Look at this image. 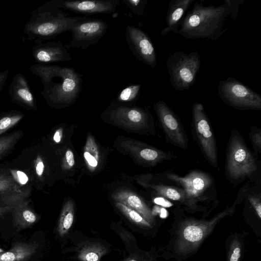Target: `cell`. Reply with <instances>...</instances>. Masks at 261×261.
Listing matches in <instances>:
<instances>
[{"label":"cell","instance_id":"1","mask_svg":"<svg viewBox=\"0 0 261 261\" xmlns=\"http://www.w3.org/2000/svg\"><path fill=\"white\" fill-rule=\"evenodd\" d=\"M195 1L192 9L188 11L176 34L186 39H203L216 41L227 30L228 18L236 20L242 0H224V4L215 6H205Z\"/></svg>","mask_w":261,"mask_h":261},{"label":"cell","instance_id":"2","mask_svg":"<svg viewBox=\"0 0 261 261\" xmlns=\"http://www.w3.org/2000/svg\"><path fill=\"white\" fill-rule=\"evenodd\" d=\"M29 69L40 79L41 94L49 105L62 108L75 102L82 90V77L74 68L37 64Z\"/></svg>","mask_w":261,"mask_h":261},{"label":"cell","instance_id":"3","mask_svg":"<svg viewBox=\"0 0 261 261\" xmlns=\"http://www.w3.org/2000/svg\"><path fill=\"white\" fill-rule=\"evenodd\" d=\"M25 23L23 33L27 39L36 38L49 40L66 31H70L73 25L83 17H71L61 9L47 2L31 13Z\"/></svg>","mask_w":261,"mask_h":261},{"label":"cell","instance_id":"4","mask_svg":"<svg viewBox=\"0 0 261 261\" xmlns=\"http://www.w3.org/2000/svg\"><path fill=\"white\" fill-rule=\"evenodd\" d=\"M258 168L255 158L242 135L232 129L227 144L225 171L228 180L238 184L251 177Z\"/></svg>","mask_w":261,"mask_h":261},{"label":"cell","instance_id":"5","mask_svg":"<svg viewBox=\"0 0 261 261\" xmlns=\"http://www.w3.org/2000/svg\"><path fill=\"white\" fill-rule=\"evenodd\" d=\"M166 66L173 88L178 91L189 90L200 70V56L197 51H175L168 57Z\"/></svg>","mask_w":261,"mask_h":261},{"label":"cell","instance_id":"6","mask_svg":"<svg viewBox=\"0 0 261 261\" xmlns=\"http://www.w3.org/2000/svg\"><path fill=\"white\" fill-rule=\"evenodd\" d=\"M191 131L204 158L219 171L216 139L209 118L201 103L195 102L192 105Z\"/></svg>","mask_w":261,"mask_h":261},{"label":"cell","instance_id":"7","mask_svg":"<svg viewBox=\"0 0 261 261\" xmlns=\"http://www.w3.org/2000/svg\"><path fill=\"white\" fill-rule=\"evenodd\" d=\"M164 177L182 188L198 203L212 201L217 202L215 180L206 172L194 170L181 176L166 171Z\"/></svg>","mask_w":261,"mask_h":261},{"label":"cell","instance_id":"8","mask_svg":"<svg viewBox=\"0 0 261 261\" xmlns=\"http://www.w3.org/2000/svg\"><path fill=\"white\" fill-rule=\"evenodd\" d=\"M221 100L239 110H261V96L232 77L221 80L218 86Z\"/></svg>","mask_w":261,"mask_h":261},{"label":"cell","instance_id":"9","mask_svg":"<svg viewBox=\"0 0 261 261\" xmlns=\"http://www.w3.org/2000/svg\"><path fill=\"white\" fill-rule=\"evenodd\" d=\"M236 202L208 221H186L180 232L178 249L180 252H188L195 248L211 232L214 226L222 218L233 213Z\"/></svg>","mask_w":261,"mask_h":261},{"label":"cell","instance_id":"10","mask_svg":"<svg viewBox=\"0 0 261 261\" xmlns=\"http://www.w3.org/2000/svg\"><path fill=\"white\" fill-rule=\"evenodd\" d=\"M167 142L186 150L189 140L179 116L163 100H160L153 107Z\"/></svg>","mask_w":261,"mask_h":261},{"label":"cell","instance_id":"11","mask_svg":"<svg viewBox=\"0 0 261 261\" xmlns=\"http://www.w3.org/2000/svg\"><path fill=\"white\" fill-rule=\"evenodd\" d=\"M108 24L101 19L83 17L70 30L72 38L69 46L74 48L86 49L96 44L104 36Z\"/></svg>","mask_w":261,"mask_h":261},{"label":"cell","instance_id":"12","mask_svg":"<svg viewBox=\"0 0 261 261\" xmlns=\"http://www.w3.org/2000/svg\"><path fill=\"white\" fill-rule=\"evenodd\" d=\"M105 113L115 121L133 124L154 133L153 119L149 111L146 108L117 101L113 102Z\"/></svg>","mask_w":261,"mask_h":261},{"label":"cell","instance_id":"13","mask_svg":"<svg viewBox=\"0 0 261 261\" xmlns=\"http://www.w3.org/2000/svg\"><path fill=\"white\" fill-rule=\"evenodd\" d=\"M126 42L137 59L154 68L156 55L154 45L148 35L141 29L127 25L125 30Z\"/></svg>","mask_w":261,"mask_h":261},{"label":"cell","instance_id":"14","mask_svg":"<svg viewBox=\"0 0 261 261\" xmlns=\"http://www.w3.org/2000/svg\"><path fill=\"white\" fill-rule=\"evenodd\" d=\"M50 2L60 9L88 15L113 13L119 5L118 0H52Z\"/></svg>","mask_w":261,"mask_h":261},{"label":"cell","instance_id":"15","mask_svg":"<svg viewBox=\"0 0 261 261\" xmlns=\"http://www.w3.org/2000/svg\"><path fill=\"white\" fill-rule=\"evenodd\" d=\"M29 195V191L20 188L12 177L0 175V216L27 202Z\"/></svg>","mask_w":261,"mask_h":261},{"label":"cell","instance_id":"16","mask_svg":"<svg viewBox=\"0 0 261 261\" xmlns=\"http://www.w3.org/2000/svg\"><path fill=\"white\" fill-rule=\"evenodd\" d=\"M32 55L36 62L42 64L72 60L70 53L60 41L42 42L39 39L32 48Z\"/></svg>","mask_w":261,"mask_h":261},{"label":"cell","instance_id":"17","mask_svg":"<svg viewBox=\"0 0 261 261\" xmlns=\"http://www.w3.org/2000/svg\"><path fill=\"white\" fill-rule=\"evenodd\" d=\"M167 179L168 183L158 182L148 185L158 196L173 202L178 203L188 210H199V205L182 188Z\"/></svg>","mask_w":261,"mask_h":261},{"label":"cell","instance_id":"18","mask_svg":"<svg viewBox=\"0 0 261 261\" xmlns=\"http://www.w3.org/2000/svg\"><path fill=\"white\" fill-rule=\"evenodd\" d=\"M11 100L28 110H36V100L25 77L16 73L12 79L8 89Z\"/></svg>","mask_w":261,"mask_h":261},{"label":"cell","instance_id":"19","mask_svg":"<svg viewBox=\"0 0 261 261\" xmlns=\"http://www.w3.org/2000/svg\"><path fill=\"white\" fill-rule=\"evenodd\" d=\"M195 0H171L168 4L166 16V27L161 32L164 36L170 32L176 34L188 10Z\"/></svg>","mask_w":261,"mask_h":261},{"label":"cell","instance_id":"20","mask_svg":"<svg viewBox=\"0 0 261 261\" xmlns=\"http://www.w3.org/2000/svg\"><path fill=\"white\" fill-rule=\"evenodd\" d=\"M112 197L116 202H120L138 212L150 224L154 222L153 215L150 209L136 194L127 190H121Z\"/></svg>","mask_w":261,"mask_h":261},{"label":"cell","instance_id":"21","mask_svg":"<svg viewBox=\"0 0 261 261\" xmlns=\"http://www.w3.org/2000/svg\"><path fill=\"white\" fill-rule=\"evenodd\" d=\"M37 247L35 243H17L9 251L0 253V261H26L35 254Z\"/></svg>","mask_w":261,"mask_h":261},{"label":"cell","instance_id":"22","mask_svg":"<svg viewBox=\"0 0 261 261\" xmlns=\"http://www.w3.org/2000/svg\"><path fill=\"white\" fill-rule=\"evenodd\" d=\"M74 216V204L71 200H68L63 207L58 224L57 230L61 237L68 233L72 225Z\"/></svg>","mask_w":261,"mask_h":261},{"label":"cell","instance_id":"23","mask_svg":"<svg viewBox=\"0 0 261 261\" xmlns=\"http://www.w3.org/2000/svg\"><path fill=\"white\" fill-rule=\"evenodd\" d=\"M13 212L15 224L20 228H27L37 221V216L28 207V202L17 207Z\"/></svg>","mask_w":261,"mask_h":261},{"label":"cell","instance_id":"24","mask_svg":"<svg viewBox=\"0 0 261 261\" xmlns=\"http://www.w3.org/2000/svg\"><path fill=\"white\" fill-rule=\"evenodd\" d=\"M107 251V248L101 244L88 243L79 252L78 257L82 261H100Z\"/></svg>","mask_w":261,"mask_h":261},{"label":"cell","instance_id":"25","mask_svg":"<svg viewBox=\"0 0 261 261\" xmlns=\"http://www.w3.org/2000/svg\"><path fill=\"white\" fill-rule=\"evenodd\" d=\"M84 157L86 162L91 170L97 167L99 160V152L94 139L89 136L84 149Z\"/></svg>","mask_w":261,"mask_h":261},{"label":"cell","instance_id":"26","mask_svg":"<svg viewBox=\"0 0 261 261\" xmlns=\"http://www.w3.org/2000/svg\"><path fill=\"white\" fill-rule=\"evenodd\" d=\"M115 205L118 209L133 223L143 227H151L150 224L137 211L119 202H116Z\"/></svg>","mask_w":261,"mask_h":261},{"label":"cell","instance_id":"27","mask_svg":"<svg viewBox=\"0 0 261 261\" xmlns=\"http://www.w3.org/2000/svg\"><path fill=\"white\" fill-rule=\"evenodd\" d=\"M141 85L132 84L122 89L117 96V101L129 103L137 99L140 94Z\"/></svg>","mask_w":261,"mask_h":261},{"label":"cell","instance_id":"28","mask_svg":"<svg viewBox=\"0 0 261 261\" xmlns=\"http://www.w3.org/2000/svg\"><path fill=\"white\" fill-rule=\"evenodd\" d=\"M24 117L19 112H11L0 118V135L16 125Z\"/></svg>","mask_w":261,"mask_h":261},{"label":"cell","instance_id":"29","mask_svg":"<svg viewBox=\"0 0 261 261\" xmlns=\"http://www.w3.org/2000/svg\"><path fill=\"white\" fill-rule=\"evenodd\" d=\"M22 133L17 131L14 133L0 138V154L12 148L21 137Z\"/></svg>","mask_w":261,"mask_h":261},{"label":"cell","instance_id":"30","mask_svg":"<svg viewBox=\"0 0 261 261\" xmlns=\"http://www.w3.org/2000/svg\"><path fill=\"white\" fill-rule=\"evenodd\" d=\"M249 136L256 156L261 153V129L256 126H251Z\"/></svg>","mask_w":261,"mask_h":261},{"label":"cell","instance_id":"31","mask_svg":"<svg viewBox=\"0 0 261 261\" xmlns=\"http://www.w3.org/2000/svg\"><path fill=\"white\" fill-rule=\"evenodd\" d=\"M122 2L130 11L138 15H143L147 5V0H122Z\"/></svg>","mask_w":261,"mask_h":261},{"label":"cell","instance_id":"32","mask_svg":"<svg viewBox=\"0 0 261 261\" xmlns=\"http://www.w3.org/2000/svg\"><path fill=\"white\" fill-rule=\"evenodd\" d=\"M248 199L260 219L261 218L260 194H250L248 196Z\"/></svg>","mask_w":261,"mask_h":261},{"label":"cell","instance_id":"33","mask_svg":"<svg viewBox=\"0 0 261 261\" xmlns=\"http://www.w3.org/2000/svg\"><path fill=\"white\" fill-rule=\"evenodd\" d=\"M10 173L15 181L20 185H25L29 181L28 175L21 171L11 169Z\"/></svg>","mask_w":261,"mask_h":261},{"label":"cell","instance_id":"34","mask_svg":"<svg viewBox=\"0 0 261 261\" xmlns=\"http://www.w3.org/2000/svg\"><path fill=\"white\" fill-rule=\"evenodd\" d=\"M36 173L38 177H42L44 170V164L40 155H38L35 161Z\"/></svg>","mask_w":261,"mask_h":261},{"label":"cell","instance_id":"35","mask_svg":"<svg viewBox=\"0 0 261 261\" xmlns=\"http://www.w3.org/2000/svg\"><path fill=\"white\" fill-rule=\"evenodd\" d=\"M241 256V248L238 243H236L234 246L231 250L229 257V261H239Z\"/></svg>","mask_w":261,"mask_h":261},{"label":"cell","instance_id":"36","mask_svg":"<svg viewBox=\"0 0 261 261\" xmlns=\"http://www.w3.org/2000/svg\"><path fill=\"white\" fill-rule=\"evenodd\" d=\"M65 160L68 168L72 167L75 163L74 154L71 150L68 149L65 153Z\"/></svg>","mask_w":261,"mask_h":261},{"label":"cell","instance_id":"37","mask_svg":"<svg viewBox=\"0 0 261 261\" xmlns=\"http://www.w3.org/2000/svg\"><path fill=\"white\" fill-rule=\"evenodd\" d=\"M10 68H7L0 72V93L5 86L6 81L9 74Z\"/></svg>","mask_w":261,"mask_h":261},{"label":"cell","instance_id":"38","mask_svg":"<svg viewBox=\"0 0 261 261\" xmlns=\"http://www.w3.org/2000/svg\"><path fill=\"white\" fill-rule=\"evenodd\" d=\"M63 134V129L61 128L58 129L55 133L53 139L57 143H59L62 139Z\"/></svg>","mask_w":261,"mask_h":261},{"label":"cell","instance_id":"39","mask_svg":"<svg viewBox=\"0 0 261 261\" xmlns=\"http://www.w3.org/2000/svg\"><path fill=\"white\" fill-rule=\"evenodd\" d=\"M124 261H139V260H137V259H135L134 258H129L126 259Z\"/></svg>","mask_w":261,"mask_h":261},{"label":"cell","instance_id":"40","mask_svg":"<svg viewBox=\"0 0 261 261\" xmlns=\"http://www.w3.org/2000/svg\"><path fill=\"white\" fill-rule=\"evenodd\" d=\"M4 252H5V251L3 249L0 248V253H3Z\"/></svg>","mask_w":261,"mask_h":261}]
</instances>
